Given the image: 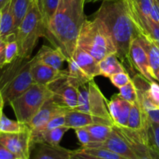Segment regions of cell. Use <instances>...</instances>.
I'll list each match as a JSON object with an SVG mask.
<instances>
[{"mask_svg":"<svg viewBox=\"0 0 159 159\" xmlns=\"http://www.w3.org/2000/svg\"><path fill=\"white\" fill-rule=\"evenodd\" d=\"M19 55V48L16 40H12L7 42L6 47V61L9 64Z\"/></svg>","mask_w":159,"mask_h":159,"instance_id":"cell-34","label":"cell"},{"mask_svg":"<svg viewBox=\"0 0 159 159\" xmlns=\"http://www.w3.org/2000/svg\"><path fill=\"white\" fill-rule=\"evenodd\" d=\"M67 75L68 73L48 86L54 93L52 98L57 103L69 110H76L79 101V88L68 82Z\"/></svg>","mask_w":159,"mask_h":159,"instance_id":"cell-7","label":"cell"},{"mask_svg":"<svg viewBox=\"0 0 159 159\" xmlns=\"http://www.w3.org/2000/svg\"><path fill=\"white\" fill-rule=\"evenodd\" d=\"M34 57L37 61L57 70H61L66 57L57 48H51L48 45H43Z\"/></svg>","mask_w":159,"mask_h":159,"instance_id":"cell-18","label":"cell"},{"mask_svg":"<svg viewBox=\"0 0 159 159\" xmlns=\"http://www.w3.org/2000/svg\"><path fill=\"white\" fill-rule=\"evenodd\" d=\"M85 0H60L58 8L44 32V37L66 57L72 59L85 22Z\"/></svg>","mask_w":159,"mask_h":159,"instance_id":"cell-1","label":"cell"},{"mask_svg":"<svg viewBox=\"0 0 159 159\" xmlns=\"http://www.w3.org/2000/svg\"><path fill=\"white\" fill-rule=\"evenodd\" d=\"M148 96L152 102L159 108V84L156 81L150 82L148 89Z\"/></svg>","mask_w":159,"mask_h":159,"instance_id":"cell-37","label":"cell"},{"mask_svg":"<svg viewBox=\"0 0 159 159\" xmlns=\"http://www.w3.org/2000/svg\"><path fill=\"white\" fill-rule=\"evenodd\" d=\"M11 0H0V11L10 2Z\"/></svg>","mask_w":159,"mask_h":159,"instance_id":"cell-44","label":"cell"},{"mask_svg":"<svg viewBox=\"0 0 159 159\" xmlns=\"http://www.w3.org/2000/svg\"><path fill=\"white\" fill-rule=\"evenodd\" d=\"M41 37H44V27L36 0H34L16 34L18 56L30 58Z\"/></svg>","mask_w":159,"mask_h":159,"instance_id":"cell-5","label":"cell"},{"mask_svg":"<svg viewBox=\"0 0 159 159\" xmlns=\"http://www.w3.org/2000/svg\"><path fill=\"white\" fill-rule=\"evenodd\" d=\"M1 26H0V38L9 41L16 40V30L15 26V19L12 12L11 1L1 10Z\"/></svg>","mask_w":159,"mask_h":159,"instance_id":"cell-20","label":"cell"},{"mask_svg":"<svg viewBox=\"0 0 159 159\" xmlns=\"http://www.w3.org/2000/svg\"><path fill=\"white\" fill-rule=\"evenodd\" d=\"M74 151L63 147L40 144L34 159H72Z\"/></svg>","mask_w":159,"mask_h":159,"instance_id":"cell-21","label":"cell"},{"mask_svg":"<svg viewBox=\"0 0 159 159\" xmlns=\"http://www.w3.org/2000/svg\"><path fill=\"white\" fill-rule=\"evenodd\" d=\"M110 79L112 83H113V85H115L118 89L124 86L132 80V79H130V75H129L127 71L116 73V74L112 75L110 78Z\"/></svg>","mask_w":159,"mask_h":159,"instance_id":"cell-35","label":"cell"},{"mask_svg":"<svg viewBox=\"0 0 159 159\" xmlns=\"http://www.w3.org/2000/svg\"><path fill=\"white\" fill-rule=\"evenodd\" d=\"M149 17H150L153 21H155V23L159 24V4L157 0H155V1H154L152 9H151Z\"/></svg>","mask_w":159,"mask_h":159,"instance_id":"cell-40","label":"cell"},{"mask_svg":"<svg viewBox=\"0 0 159 159\" xmlns=\"http://www.w3.org/2000/svg\"><path fill=\"white\" fill-rule=\"evenodd\" d=\"M29 129L27 124L9 119L4 113L0 116V133H19Z\"/></svg>","mask_w":159,"mask_h":159,"instance_id":"cell-27","label":"cell"},{"mask_svg":"<svg viewBox=\"0 0 159 159\" xmlns=\"http://www.w3.org/2000/svg\"><path fill=\"white\" fill-rule=\"evenodd\" d=\"M79 152H84V153L89 154V155H94L96 157H100V158L106 159H128L115 152H111L110 150L103 148H81L79 149Z\"/></svg>","mask_w":159,"mask_h":159,"instance_id":"cell-30","label":"cell"},{"mask_svg":"<svg viewBox=\"0 0 159 159\" xmlns=\"http://www.w3.org/2000/svg\"><path fill=\"white\" fill-rule=\"evenodd\" d=\"M155 0H126L130 9L142 15L149 16Z\"/></svg>","mask_w":159,"mask_h":159,"instance_id":"cell-31","label":"cell"},{"mask_svg":"<svg viewBox=\"0 0 159 159\" xmlns=\"http://www.w3.org/2000/svg\"><path fill=\"white\" fill-rule=\"evenodd\" d=\"M130 57L134 71L144 76L149 82L155 81L152 76L147 52L140 42L138 37L132 41L130 48Z\"/></svg>","mask_w":159,"mask_h":159,"instance_id":"cell-12","label":"cell"},{"mask_svg":"<svg viewBox=\"0 0 159 159\" xmlns=\"http://www.w3.org/2000/svg\"><path fill=\"white\" fill-rule=\"evenodd\" d=\"M138 39L147 52L152 76L155 81L159 82V48L143 36H139Z\"/></svg>","mask_w":159,"mask_h":159,"instance_id":"cell-23","label":"cell"},{"mask_svg":"<svg viewBox=\"0 0 159 159\" xmlns=\"http://www.w3.org/2000/svg\"><path fill=\"white\" fill-rule=\"evenodd\" d=\"M151 123L152 122L149 120L147 114L141 109L138 100L132 103L127 127L136 131H141L146 130Z\"/></svg>","mask_w":159,"mask_h":159,"instance_id":"cell-22","label":"cell"},{"mask_svg":"<svg viewBox=\"0 0 159 159\" xmlns=\"http://www.w3.org/2000/svg\"><path fill=\"white\" fill-rule=\"evenodd\" d=\"M69 110H71L61 107L51 97L43 104L32 120L27 124L29 128L30 129L31 134L40 131L52 118L57 115L65 114Z\"/></svg>","mask_w":159,"mask_h":159,"instance_id":"cell-10","label":"cell"},{"mask_svg":"<svg viewBox=\"0 0 159 159\" xmlns=\"http://www.w3.org/2000/svg\"><path fill=\"white\" fill-rule=\"evenodd\" d=\"M72 159H106L100 158V157H96L94 155H89V154L84 153V152H79V150L74 151V155H73Z\"/></svg>","mask_w":159,"mask_h":159,"instance_id":"cell-42","label":"cell"},{"mask_svg":"<svg viewBox=\"0 0 159 159\" xmlns=\"http://www.w3.org/2000/svg\"><path fill=\"white\" fill-rule=\"evenodd\" d=\"M93 124L114 126V123L76 110H71L65 114V125L70 129L85 127Z\"/></svg>","mask_w":159,"mask_h":159,"instance_id":"cell-16","label":"cell"},{"mask_svg":"<svg viewBox=\"0 0 159 159\" xmlns=\"http://www.w3.org/2000/svg\"><path fill=\"white\" fill-rule=\"evenodd\" d=\"M0 144L20 159H29L32 146L30 129L19 133H0Z\"/></svg>","mask_w":159,"mask_h":159,"instance_id":"cell-8","label":"cell"},{"mask_svg":"<svg viewBox=\"0 0 159 159\" xmlns=\"http://www.w3.org/2000/svg\"><path fill=\"white\" fill-rule=\"evenodd\" d=\"M66 114V113H65ZM65 114H59L54 116L51 120L41 130H52V129L57 128V127H63L65 125ZM39 132V131H38ZM37 133V132H36Z\"/></svg>","mask_w":159,"mask_h":159,"instance_id":"cell-36","label":"cell"},{"mask_svg":"<svg viewBox=\"0 0 159 159\" xmlns=\"http://www.w3.org/2000/svg\"><path fill=\"white\" fill-rule=\"evenodd\" d=\"M132 103L125 100L118 94L112 96L110 101H107L109 113L111 116L114 125L118 127H127L129 115Z\"/></svg>","mask_w":159,"mask_h":159,"instance_id":"cell-15","label":"cell"},{"mask_svg":"<svg viewBox=\"0 0 159 159\" xmlns=\"http://www.w3.org/2000/svg\"><path fill=\"white\" fill-rule=\"evenodd\" d=\"M72 59L75 61L81 69L91 80L96 76L101 75L99 61L82 48L77 47L72 55Z\"/></svg>","mask_w":159,"mask_h":159,"instance_id":"cell-17","label":"cell"},{"mask_svg":"<svg viewBox=\"0 0 159 159\" xmlns=\"http://www.w3.org/2000/svg\"><path fill=\"white\" fill-rule=\"evenodd\" d=\"M94 17L102 20L108 28L116 50V56L126 71L135 73L130 57L132 41L141 36L129 12L126 0L102 2Z\"/></svg>","mask_w":159,"mask_h":159,"instance_id":"cell-2","label":"cell"},{"mask_svg":"<svg viewBox=\"0 0 159 159\" xmlns=\"http://www.w3.org/2000/svg\"><path fill=\"white\" fill-rule=\"evenodd\" d=\"M67 62L68 64L67 80L70 84L80 88L81 86L88 84V82L91 81V79L81 69L74 59H71Z\"/></svg>","mask_w":159,"mask_h":159,"instance_id":"cell-26","label":"cell"},{"mask_svg":"<svg viewBox=\"0 0 159 159\" xmlns=\"http://www.w3.org/2000/svg\"><path fill=\"white\" fill-rule=\"evenodd\" d=\"M34 0H11L12 12L15 19V26L17 30L19 26L21 23L26 16L31 3Z\"/></svg>","mask_w":159,"mask_h":159,"instance_id":"cell-28","label":"cell"},{"mask_svg":"<svg viewBox=\"0 0 159 159\" xmlns=\"http://www.w3.org/2000/svg\"><path fill=\"white\" fill-rule=\"evenodd\" d=\"M5 105L4 99H3L2 94V92L0 90V116H2V114L3 113V107Z\"/></svg>","mask_w":159,"mask_h":159,"instance_id":"cell-43","label":"cell"},{"mask_svg":"<svg viewBox=\"0 0 159 159\" xmlns=\"http://www.w3.org/2000/svg\"><path fill=\"white\" fill-rule=\"evenodd\" d=\"M32 62L33 57L18 56L11 63L0 68V90L5 104L9 103L35 83L30 71Z\"/></svg>","mask_w":159,"mask_h":159,"instance_id":"cell-3","label":"cell"},{"mask_svg":"<svg viewBox=\"0 0 159 159\" xmlns=\"http://www.w3.org/2000/svg\"><path fill=\"white\" fill-rule=\"evenodd\" d=\"M1 18H2V12L0 11V26H1Z\"/></svg>","mask_w":159,"mask_h":159,"instance_id":"cell-46","label":"cell"},{"mask_svg":"<svg viewBox=\"0 0 159 159\" xmlns=\"http://www.w3.org/2000/svg\"><path fill=\"white\" fill-rule=\"evenodd\" d=\"M77 47L89 53L98 61L112 54H116L111 35L105 23L99 18L85 19L81 29Z\"/></svg>","mask_w":159,"mask_h":159,"instance_id":"cell-4","label":"cell"},{"mask_svg":"<svg viewBox=\"0 0 159 159\" xmlns=\"http://www.w3.org/2000/svg\"><path fill=\"white\" fill-rule=\"evenodd\" d=\"M103 2V1H106V0H85V3H90V2Z\"/></svg>","mask_w":159,"mask_h":159,"instance_id":"cell-45","label":"cell"},{"mask_svg":"<svg viewBox=\"0 0 159 159\" xmlns=\"http://www.w3.org/2000/svg\"><path fill=\"white\" fill-rule=\"evenodd\" d=\"M7 41L0 38V68H2L6 65V47Z\"/></svg>","mask_w":159,"mask_h":159,"instance_id":"cell-39","label":"cell"},{"mask_svg":"<svg viewBox=\"0 0 159 159\" xmlns=\"http://www.w3.org/2000/svg\"><path fill=\"white\" fill-rule=\"evenodd\" d=\"M113 127L104 124H93L85 127L89 132L92 142H102L110 136L113 130Z\"/></svg>","mask_w":159,"mask_h":159,"instance_id":"cell-29","label":"cell"},{"mask_svg":"<svg viewBox=\"0 0 159 159\" xmlns=\"http://www.w3.org/2000/svg\"><path fill=\"white\" fill-rule=\"evenodd\" d=\"M99 63L101 75L105 76V77L110 78L116 73L127 71L124 65L118 60V57L116 54H112L107 56Z\"/></svg>","mask_w":159,"mask_h":159,"instance_id":"cell-24","label":"cell"},{"mask_svg":"<svg viewBox=\"0 0 159 159\" xmlns=\"http://www.w3.org/2000/svg\"><path fill=\"white\" fill-rule=\"evenodd\" d=\"M147 131L149 145L159 155V124L152 123Z\"/></svg>","mask_w":159,"mask_h":159,"instance_id":"cell-32","label":"cell"},{"mask_svg":"<svg viewBox=\"0 0 159 159\" xmlns=\"http://www.w3.org/2000/svg\"><path fill=\"white\" fill-rule=\"evenodd\" d=\"M69 130V127L63 126L52 130H41L37 133L31 134L32 145L34 144H47L53 146L60 145L64 134Z\"/></svg>","mask_w":159,"mask_h":159,"instance_id":"cell-19","label":"cell"},{"mask_svg":"<svg viewBox=\"0 0 159 159\" xmlns=\"http://www.w3.org/2000/svg\"><path fill=\"white\" fill-rule=\"evenodd\" d=\"M88 113L113 122L108 110L107 100L94 80L88 82Z\"/></svg>","mask_w":159,"mask_h":159,"instance_id":"cell-11","label":"cell"},{"mask_svg":"<svg viewBox=\"0 0 159 159\" xmlns=\"http://www.w3.org/2000/svg\"><path fill=\"white\" fill-rule=\"evenodd\" d=\"M36 2L41 16L45 32L58 8L60 0H36Z\"/></svg>","mask_w":159,"mask_h":159,"instance_id":"cell-25","label":"cell"},{"mask_svg":"<svg viewBox=\"0 0 159 159\" xmlns=\"http://www.w3.org/2000/svg\"><path fill=\"white\" fill-rule=\"evenodd\" d=\"M0 159H20L17 158L13 153L6 148L5 146L0 144Z\"/></svg>","mask_w":159,"mask_h":159,"instance_id":"cell-41","label":"cell"},{"mask_svg":"<svg viewBox=\"0 0 159 159\" xmlns=\"http://www.w3.org/2000/svg\"><path fill=\"white\" fill-rule=\"evenodd\" d=\"M53 95L48 86L34 83L9 104L13 110L17 120L28 124Z\"/></svg>","mask_w":159,"mask_h":159,"instance_id":"cell-6","label":"cell"},{"mask_svg":"<svg viewBox=\"0 0 159 159\" xmlns=\"http://www.w3.org/2000/svg\"><path fill=\"white\" fill-rule=\"evenodd\" d=\"M128 6V5H127ZM129 12L132 20L139 31L140 34L155 43L159 48V24L149 16L142 15L133 10L128 6Z\"/></svg>","mask_w":159,"mask_h":159,"instance_id":"cell-14","label":"cell"},{"mask_svg":"<svg viewBox=\"0 0 159 159\" xmlns=\"http://www.w3.org/2000/svg\"><path fill=\"white\" fill-rule=\"evenodd\" d=\"M119 89V95L120 96L121 98L128 101L130 103H134V102H137V100H138V93H137L136 87H135L133 81L131 80L127 85L121 87Z\"/></svg>","mask_w":159,"mask_h":159,"instance_id":"cell-33","label":"cell"},{"mask_svg":"<svg viewBox=\"0 0 159 159\" xmlns=\"http://www.w3.org/2000/svg\"><path fill=\"white\" fill-rule=\"evenodd\" d=\"M82 148H103L115 152L121 156L128 159H138L134 152H133L125 138L113 126V130L110 136L102 142H91Z\"/></svg>","mask_w":159,"mask_h":159,"instance_id":"cell-9","label":"cell"},{"mask_svg":"<svg viewBox=\"0 0 159 159\" xmlns=\"http://www.w3.org/2000/svg\"><path fill=\"white\" fill-rule=\"evenodd\" d=\"M77 138L79 142L82 144V147H85L89 143L92 142V138L90 134L86 127H80V128L75 129Z\"/></svg>","mask_w":159,"mask_h":159,"instance_id":"cell-38","label":"cell"},{"mask_svg":"<svg viewBox=\"0 0 159 159\" xmlns=\"http://www.w3.org/2000/svg\"><path fill=\"white\" fill-rule=\"evenodd\" d=\"M157 1H158V4H159V0H157Z\"/></svg>","mask_w":159,"mask_h":159,"instance_id":"cell-47","label":"cell"},{"mask_svg":"<svg viewBox=\"0 0 159 159\" xmlns=\"http://www.w3.org/2000/svg\"><path fill=\"white\" fill-rule=\"evenodd\" d=\"M30 71L35 83L47 86L68 73V69L57 70L43 62L39 61L35 57H33Z\"/></svg>","mask_w":159,"mask_h":159,"instance_id":"cell-13","label":"cell"}]
</instances>
